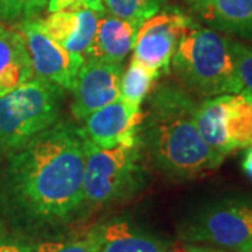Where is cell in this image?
<instances>
[{
    "label": "cell",
    "instance_id": "obj_1",
    "mask_svg": "<svg viewBox=\"0 0 252 252\" xmlns=\"http://www.w3.org/2000/svg\"><path fill=\"white\" fill-rule=\"evenodd\" d=\"M84 137L59 119L26 144L7 152L3 184L9 206L34 231L55 230L81 217Z\"/></svg>",
    "mask_w": 252,
    "mask_h": 252
},
{
    "label": "cell",
    "instance_id": "obj_2",
    "mask_svg": "<svg viewBox=\"0 0 252 252\" xmlns=\"http://www.w3.org/2000/svg\"><path fill=\"white\" fill-rule=\"evenodd\" d=\"M199 102L180 84L160 83L149 98L140 125L144 157L162 175L177 181L217 170L225 157L203 140L196 125Z\"/></svg>",
    "mask_w": 252,
    "mask_h": 252
},
{
    "label": "cell",
    "instance_id": "obj_3",
    "mask_svg": "<svg viewBox=\"0 0 252 252\" xmlns=\"http://www.w3.org/2000/svg\"><path fill=\"white\" fill-rule=\"evenodd\" d=\"M230 38L195 23L185 31L172 56L170 72L185 90L200 98L243 93Z\"/></svg>",
    "mask_w": 252,
    "mask_h": 252
},
{
    "label": "cell",
    "instance_id": "obj_4",
    "mask_svg": "<svg viewBox=\"0 0 252 252\" xmlns=\"http://www.w3.org/2000/svg\"><path fill=\"white\" fill-rule=\"evenodd\" d=\"M146 185L147 172L142 143L101 149L84 137L83 196L86 210L129 200Z\"/></svg>",
    "mask_w": 252,
    "mask_h": 252
},
{
    "label": "cell",
    "instance_id": "obj_5",
    "mask_svg": "<svg viewBox=\"0 0 252 252\" xmlns=\"http://www.w3.org/2000/svg\"><path fill=\"white\" fill-rule=\"evenodd\" d=\"M64 90L41 77L0 97V147L6 152L26 144L59 121Z\"/></svg>",
    "mask_w": 252,
    "mask_h": 252
},
{
    "label": "cell",
    "instance_id": "obj_6",
    "mask_svg": "<svg viewBox=\"0 0 252 252\" xmlns=\"http://www.w3.org/2000/svg\"><path fill=\"white\" fill-rule=\"evenodd\" d=\"M188 244H207L234 252L252 248V195L223 198L200 207L178 231Z\"/></svg>",
    "mask_w": 252,
    "mask_h": 252
},
{
    "label": "cell",
    "instance_id": "obj_7",
    "mask_svg": "<svg viewBox=\"0 0 252 252\" xmlns=\"http://www.w3.org/2000/svg\"><path fill=\"white\" fill-rule=\"evenodd\" d=\"M199 133L216 153L225 157L252 147V95L225 94L203 99L196 109Z\"/></svg>",
    "mask_w": 252,
    "mask_h": 252
},
{
    "label": "cell",
    "instance_id": "obj_8",
    "mask_svg": "<svg viewBox=\"0 0 252 252\" xmlns=\"http://www.w3.org/2000/svg\"><path fill=\"white\" fill-rule=\"evenodd\" d=\"M195 20L175 6L164 4L137 28L132 61L157 77L170 73L171 59L178 42Z\"/></svg>",
    "mask_w": 252,
    "mask_h": 252
},
{
    "label": "cell",
    "instance_id": "obj_9",
    "mask_svg": "<svg viewBox=\"0 0 252 252\" xmlns=\"http://www.w3.org/2000/svg\"><path fill=\"white\" fill-rule=\"evenodd\" d=\"M16 27L24 36L32 76L51 81L64 91H72L84 58L66 51L44 34L36 17L18 21Z\"/></svg>",
    "mask_w": 252,
    "mask_h": 252
},
{
    "label": "cell",
    "instance_id": "obj_10",
    "mask_svg": "<svg viewBox=\"0 0 252 252\" xmlns=\"http://www.w3.org/2000/svg\"><path fill=\"white\" fill-rule=\"evenodd\" d=\"M143 118L142 105L119 97L89 115L80 129L87 140L101 149L129 147L140 143L139 132Z\"/></svg>",
    "mask_w": 252,
    "mask_h": 252
},
{
    "label": "cell",
    "instance_id": "obj_11",
    "mask_svg": "<svg viewBox=\"0 0 252 252\" xmlns=\"http://www.w3.org/2000/svg\"><path fill=\"white\" fill-rule=\"evenodd\" d=\"M122 63L84 59L73 84L72 114L79 121L121 97Z\"/></svg>",
    "mask_w": 252,
    "mask_h": 252
},
{
    "label": "cell",
    "instance_id": "obj_12",
    "mask_svg": "<svg viewBox=\"0 0 252 252\" xmlns=\"http://www.w3.org/2000/svg\"><path fill=\"white\" fill-rule=\"evenodd\" d=\"M99 16L98 11L83 7L54 11L45 18L36 17V23L56 44L84 58L95 35Z\"/></svg>",
    "mask_w": 252,
    "mask_h": 252
},
{
    "label": "cell",
    "instance_id": "obj_13",
    "mask_svg": "<svg viewBox=\"0 0 252 252\" xmlns=\"http://www.w3.org/2000/svg\"><path fill=\"white\" fill-rule=\"evenodd\" d=\"M192 13L219 32L252 38V0H185Z\"/></svg>",
    "mask_w": 252,
    "mask_h": 252
},
{
    "label": "cell",
    "instance_id": "obj_14",
    "mask_svg": "<svg viewBox=\"0 0 252 252\" xmlns=\"http://www.w3.org/2000/svg\"><path fill=\"white\" fill-rule=\"evenodd\" d=\"M139 24L124 18L101 13L97 31L84 59L122 63L135 44Z\"/></svg>",
    "mask_w": 252,
    "mask_h": 252
},
{
    "label": "cell",
    "instance_id": "obj_15",
    "mask_svg": "<svg viewBox=\"0 0 252 252\" xmlns=\"http://www.w3.org/2000/svg\"><path fill=\"white\" fill-rule=\"evenodd\" d=\"M32 76L24 36L16 26L0 20V97Z\"/></svg>",
    "mask_w": 252,
    "mask_h": 252
},
{
    "label": "cell",
    "instance_id": "obj_16",
    "mask_svg": "<svg viewBox=\"0 0 252 252\" xmlns=\"http://www.w3.org/2000/svg\"><path fill=\"white\" fill-rule=\"evenodd\" d=\"M99 252H167V245L154 235L139 231L125 220L102 224Z\"/></svg>",
    "mask_w": 252,
    "mask_h": 252
},
{
    "label": "cell",
    "instance_id": "obj_17",
    "mask_svg": "<svg viewBox=\"0 0 252 252\" xmlns=\"http://www.w3.org/2000/svg\"><path fill=\"white\" fill-rule=\"evenodd\" d=\"M153 72L147 70L142 64L130 61L121 79V98L142 105L144 98L152 93L154 83L158 80Z\"/></svg>",
    "mask_w": 252,
    "mask_h": 252
},
{
    "label": "cell",
    "instance_id": "obj_18",
    "mask_svg": "<svg viewBox=\"0 0 252 252\" xmlns=\"http://www.w3.org/2000/svg\"><path fill=\"white\" fill-rule=\"evenodd\" d=\"M102 247V224L69 238L46 240L34 245L32 252H99Z\"/></svg>",
    "mask_w": 252,
    "mask_h": 252
},
{
    "label": "cell",
    "instance_id": "obj_19",
    "mask_svg": "<svg viewBox=\"0 0 252 252\" xmlns=\"http://www.w3.org/2000/svg\"><path fill=\"white\" fill-rule=\"evenodd\" d=\"M105 13L142 24L165 4V0H102Z\"/></svg>",
    "mask_w": 252,
    "mask_h": 252
},
{
    "label": "cell",
    "instance_id": "obj_20",
    "mask_svg": "<svg viewBox=\"0 0 252 252\" xmlns=\"http://www.w3.org/2000/svg\"><path fill=\"white\" fill-rule=\"evenodd\" d=\"M51 0H0V20L6 23L35 18Z\"/></svg>",
    "mask_w": 252,
    "mask_h": 252
},
{
    "label": "cell",
    "instance_id": "obj_21",
    "mask_svg": "<svg viewBox=\"0 0 252 252\" xmlns=\"http://www.w3.org/2000/svg\"><path fill=\"white\" fill-rule=\"evenodd\" d=\"M233 51L237 76L243 84L244 91L252 95V46L243 45L234 41Z\"/></svg>",
    "mask_w": 252,
    "mask_h": 252
},
{
    "label": "cell",
    "instance_id": "obj_22",
    "mask_svg": "<svg viewBox=\"0 0 252 252\" xmlns=\"http://www.w3.org/2000/svg\"><path fill=\"white\" fill-rule=\"evenodd\" d=\"M91 9L98 13H105L102 0H51L48 9L51 13L61 10H76V9Z\"/></svg>",
    "mask_w": 252,
    "mask_h": 252
},
{
    "label": "cell",
    "instance_id": "obj_23",
    "mask_svg": "<svg viewBox=\"0 0 252 252\" xmlns=\"http://www.w3.org/2000/svg\"><path fill=\"white\" fill-rule=\"evenodd\" d=\"M34 245L7 235L0 227V252H32Z\"/></svg>",
    "mask_w": 252,
    "mask_h": 252
},
{
    "label": "cell",
    "instance_id": "obj_24",
    "mask_svg": "<svg viewBox=\"0 0 252 252\" xmlns=\"http://www.w3.org/2000/svg\"><path fill=\"white\" fill-rule=\"evenodd\" d=\"M171 252H224L220 250H215L210 247H203V245H198V244H188L184 243L177 245L175 248H172Z\"/></svg>",
    "mask_w": 252,
    "mask_h": 252
},
{
    "label": "cell",
    "instance_id": "obj_25",
    "mask_svg": "<svg viewBox=\"0 0 252 252\" xmlns=\"http://www.w3.org/2000/svg\"><path fill=\"white\" fill-rule=\"evenodd\" d=\"M243 170L244 172L252 180V147L247 149L243 158Z\"/></svg>",
    "mask_w": 252,
    "mask_h": 252
},
{
    "label": "cell",
    "instance_id": "obj_26",
    "mask_svg": "<svg viewBox=\"0 0 252 252\" xmlns=\"http://www.w3.org/2000/svg\"><path fill=\"white\" fill-rule=\"evenodd\" d=\"M244 252H252V248H250V250H247V251H244Z\"/></svg>",
    "mask_w": 252,
    "mask_h": 252
}]
</instances>
